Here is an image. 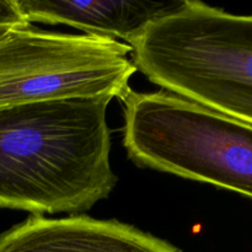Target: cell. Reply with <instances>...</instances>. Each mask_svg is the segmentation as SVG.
<instances>
[{
  "mask_svg": "<svg viewBox=\"0 0 252 252\" xmlns=\"http://www.w3.org/2000/svg\"><path fill=\"white\" fill-rule=\"evenodd\" d=\"M112 98L73 97L0 108V208L81 213L117 184L110 162Z\"/></svg>",
  "mask_w": 252,
  "mask_h": 252,
  "instance_id": "obj_1",
  "label": "cell"
},
{
  "mask_svg": "<svg viewBox=\"0 0 252 252\" xmlns=\"http://www.w3.org/2000/svg\"><path fill=\"white\" fill-rule=\"evenodd\" d=\"M128 44L152 83L252 126V15L184 0Z\"/></svg>",
  "mask_w": 252,
  "mask_h": 252,
  "instance_id": "obj_2",
  "label": "cell"
},
{
  "mask_svg": "<svg viewBox=\"0 0 252 252\" xmlns=\"http://www.w3.org/2000/svg\"><path fill=\"white\" fill-rule=\"evenodd\" d=\"M123 145L139 166L252 199V126L169 91L125 98Z\"/></svg>",
  "mask_w": 252,
  "mask_h": 252,
  "instance_id": "obj_3",
  "label": "cell"
},
{
  "mask_svg": "<svg viewBox=\"0 0 252 252\" xmlns=\"http://www.w3.org/2000/svg\"><path fill=\"white\" fill-rule=\"evenodd\" d=\"M130 52L107 37L16 27L0 39V108L73 97L123 100L137 71Z\"/></svg>",
  "mask_w": 252,
  "mask_h": 252,
  "instance_id": "obj_4",
  "label": "cell"
},
{
  "mask_svg": "<svg viewBox=\"0 0 252 252\" xmlns=\"http://www.w3.org/2000/svg\"><path fill=\"white\" fill-rule=\"evenodd\" d=\"M0 252H182L158 236L118 220L91 217L30 218L0 234Z\"/></svg>",
  "mask_w": 252,
  "mask_h": 252,
  "instance_id": "obj_5",
  "label": "cell"
},
{
  "mask_svg": "<svg viewBox=\"0 0 252 252\" xmlns=\"http://www.w3.org/2000/svg\"><path fill=\"white\" fill-rule=\"evenodd\" d=\"M25 19L51 25H68L86 34L122 38L127 44L150 22L179 9V1L95 0V1H42L16 0Z\"/></svg>",
  "mask_w": 252,
  "mask_h": 252,
  "instance_id": "obj_6",
  "label": "cell"
},
{
  "mask_svg": "<svg viewBox=\"0 0 252 252\" xmlns=\"http://www.w3.org/2000/svg\"><path fill=\"white\" fill-rule=\"evenodd\" d=\"M31 25L17 6L16 0H0V39L16 27Z\"/></svg>",
  "mask_w": 252,
  "mask_h": 252,
  "instance_id": "obj_7",
  "label": "cell"
}]
</instances>
